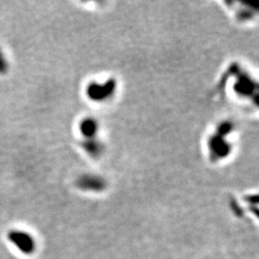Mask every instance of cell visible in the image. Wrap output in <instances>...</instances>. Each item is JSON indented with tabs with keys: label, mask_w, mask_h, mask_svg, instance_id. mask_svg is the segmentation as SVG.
<instances>
[{
	"label": "cell",
	"mask_w": 259,
	"mask_h": 259,
	"mask_svg": "<svg viewBox=\"0 0 259 259\" xmlns=\"http://www.w3.org/2000/svg\"><path fill=\"white\" fill-rule=\"evenodd\" d=\"M10 65L3 50L0 48V75H5L9 71Z\"/></svg>",
	"instance_id": "7a4b0ae2"
},
{
	"label": "cell",
	"mask_w": 259,
	"mask_h": 259,
	"mask_svg": "<svg viewBox=\"0 0 259 259\" xmlns=\"http://www.w3.org/2000/svg\"><path fill=\"white\" fill-rule=\"evenodd\" d=\"M10 243L24 254H32L36 249V243L33 236L21 230H11L7 233Z\"/></svg>",
	"instance_id": "6da1fadb"
}]
</instances>
